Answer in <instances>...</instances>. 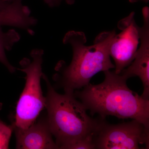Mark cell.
I'll list each match as a JSON object with an SVG mask.
<instances>
[{
  "label": "cell",
  "instance_id": "obj_1",
  "mask_svg": "<svg viewBox=\"0 0 149 149\" xmlns=\"http://www.w3.org/2000/svg\"><path fill=\"white\" fill-rule=\"evenodd\" d=\"M116 34L115 30L102 32L91 46L85 45L87 38L84 32L72 30L65 34L63 42L72 47V61L68 66L63 61L59 62L55 68L57 72L54 76L64 93H74L89 85L97 73L115 68L109 49Z\"/></svg>",
  "mask_w": 149,
  "mask_h": 149
},
{
  "label": "cell",
  "instance_id": "obj_2",
  "mask_svg": "<svg viewBox=\"0 0 149 149\" xmlns=\"http://www.w3.org/2000/svg\"><path fill=\"white\" fill-rule=\"evenodd\" d=\"M103 82L89 84L81 91H74L92 116L96 113L105 118L108 116L120 119H134L149 131V100H145L129 89L127 79L115 71H104Z\"/></svg>",
  "mask_w": 149,
  "mask_h": 149
},
{
  "label": "cell",
  "instance_id": "obj_3",
  "mask_svg": "<svg viewBox=\"0 0 149 149\" xmlns=\"http://www.w3.org/2000/svg\"><path fill=\"white\" fill-rule=\"evenodd\" d=\"M42 78L47 87V119L58 149H67L74 143L93 139L99 117L88 116L85 106L77 100L74 93L59 94L44 73Z\"/></svg>",
  "mask_w": 149,
  "mask_h": 149
},
{
  "label": "cell",
  "instance_id": "obj_4",
  "mask_svg": "<svg viewBox=\"0 0 149 149\" xmlns=\"http://www.w3.org/2000/svg\"><path fill=\"white\" fill-rule=\"evenodd\" d=\"M30 55L32 59L24 58L19 62L21 68H17L26 74L25 86L17 104L13 123L15 127L20 129L28 128L45 108L46 98L41 85L44 51L35 49Z\"/></svg>",
  "mask_w": 149,
  "mask_h": 149
},
{
  "label": "cell",
  "instance_id": "obj_5",
  "mask_svg": "<svg viewBox=\"0 0 149 149\" xmlns=\"http://www.w3.org/2000/svg\"><path fill=\"white\" fill-rule=\"evenodd\" d=\"M95 149H139V145L149 148V131L143 124L133 119L129 122L111 124L99 116L93 137Z\"/></svg>",
  "mask_w": 149,
  "mask_h": 149
},
{
  "label": "cell",
  "instance_id": "obj_6",
  "mask_svg": "<svg viewBox=\"0 0 149 149\" xmlns=\"http://www.w3.org/2000/svg\"><path fill=\"white\" fill-rule=\"evenodd\" d=\"M121 32L116 34L109 49V54L115 62L117 74L129 66L135 58L140 38V28L135 19V12L118 22Z\"/></svg>",
  "mask_w": 149,
  "mask_h": 149
},
{
  "label": "cell",
  "instance_id": "obj_7",
  "mask_svg": "<svg viewBox=\"0 0 149 149\" xmlns=\"http://www.w3.org/2000/svg\"><path fill=\"white\" fill-rule=\"evenodd\" d=\"M16 149H58L53 139L47 117L37 120L26 129L15 127Z\"/></svg>",
  "mask_w": 149,
  "mask_h": 149
},
{
  "label": "cell",
  "instance_id": "obj_8",
  "mask_svg": "<svg viewBox=\"0 0 149 149\" xmlns=\"http://www.w3.org/2000/svg\"><path fill=\"white\" fill-rule=\"evenodd\" d=\"M141 45L137 50L134 60L120 72L125 79L138 76L142 81L143 91L141 96L145 100H149V22L143 21L140 29Z\"/></svg>",
  "mask_w": 149,
  "mask_h": 149
},
{
  "label": "cell",
  "instance_id": "obj_9",
  "mask_svg": "<svg viewBox=\"0 0 149 149\" xmlns=\"http://www.w3.org/2000/svg\"><path fill=\"white\" fill-rule=\"evenodd\" d=\"M19 34L13 29L6 32H3L0 25V63L3 65L9 71L13 73L15 72L16 68L9 62L6 56V51H10L13 47L19 41Z\"/></svg>",
  "mask_w": 149,
  "mask_h": 149
},
{
  "label": "cell",
  "instance_id": "obj_10",
  "mask_svg": "<svg viewBox=\"0 0 149 149\" xmlns=\"http://www.w3.org/2000/svg\"><path fill=\"white\" fill-rule=\"evenodd\" d=\"M13 130V123L8 125L0 119V149L9 148L10 141Z\"/></svg>",
  "mask_w": 149,
  "mask_h": 149
},
{
  "label": "cell",
  "instance_id": "obj_11",
  "mask_svg": "<svg viewBox=\"0 0 149 149\" xmlns=\"http://www.w3.org/2000/svg\"><path fill=\"white\" fill-rule=\"evenodd\" d=\"M63 0H44V2L47 4L49 7L54 8L60 5ZM68 4H73L75 0H65Z\"/></svg>",
  "mask_w": 149,
  "mask_h": 149
},
{
  "label": "cell",
  "instance_id": "obj_12",
  "mask_svg": "<svg viewBox=\"0 0 149 149\" xmlns=\"http://www.w3.org/2000/svg\"><path fill=\"white\" fill-rule=\"evenodd\" d=\"M10 0L6 1L5 0H0V10L5 8L10 2Z\"/></svg>",
  "mask_w": 149,
  "mask_h": 149
},
{
  "label": "cell",
  "instance_id": "obj_13",
  "mask_svg": "<svg viewBox=\"0 0 149 149\" xmlns=\"http://www.w3.org/2000/svg\"><path fill=\"white\" fill-rule=\"evenodd\" d=\"M131 3H135L139 2V1H142L144 2L147 3L148 2L149 0H128Z\"/></svg>",
  "mask_w": 149,
  "mask_h": 149
},
{
  "label": "cell",
  "instance_id": "obj_14",
  "mask_svg": "<svg viewBox=\"0 0 149 149\" xmlns=\"http://www.w3.org/2000/svg\"><path fill=\"white\" fill-rule=\"evenodd\" d=\"M2 104L0 103V110H1L2 108Z\"/></svg>",
  "mask_w": 149,
  "mask_h": 149
},
{
  "label": "cell",
  "instance_id": "obj_15",
  "mask_svg": "<svg viewBox=\"0 0 149 149\" xmlns=\"http://www.w3.org/2000/svg\"><path fill=\"white\" fill-rule=\"evenodd\" d=\"M5 1H9V0H5Z\"/></svg>",
  "mask_w": 149,
  "mask_h": 149
}]
</instances>
